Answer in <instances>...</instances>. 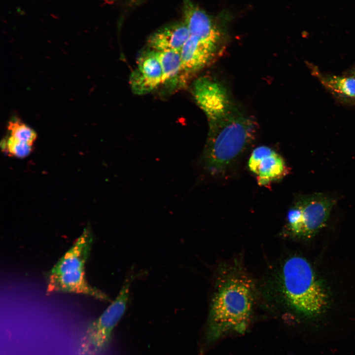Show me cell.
Wrapping results in <instances>:
<instances>
[{"mask_svg":"<svg viewBox=\"0 0 355 355\" xmlns=\"http://www.w3.org/2000/svg\"><path fill=\"white\" fill-rule=\"evenodd\" d=\"M220 276L212 299L206 339L209 342L230 331L243 332L253 306L254 287L245 273L233 268Z\"/></svg>","mask_w":355,"mask_h":355,"instance_id":"obj_1","label":"cell"},{"mask_svg":"<svg viewBox=\"0 0 355 355\" xmlns=\"http://www.w3.org/2000/svg\"><path fill=\"white\" fill-rule=\"evenodd\" d=\"M281 289L286 304L297 312L312 315L327 306V295L309 262L300 256L287 259L281 274Z\"/></svg>","mask_w":355,"mask_h":355,"instance_id":"obj_2","label":"cell"},{"mask_svg":"<svg viewBox=\"0 0 355 355\" xmlns=\"http://www.w3.org/2000/svg\"><path fill=\"white\" fill-rule=\"evenodd\" d=\"M256 123L249 116L223 127L209 129L203 160L213 175L225 172L251 142Z\"/></svg>","mask_w":355,"mask_h":355,"instance_id":"obj_3","label":"cell"},{"mask_svg":"<svg viewBox=\"0 0 355 355\" xmlns=\"http://www.w3.org/2000/svg\"><path fill=\"white\" fill-rule=\"evenodd\" d=\"M335 203L324 193L299 197L288 211V231L296 237L312 238L325 225Z\"/></svg>","mask_w":355,"mask_h":355,"instance_id":"obj_4","label":"cell"},{"mask_svg":"<svg viewBox=\"0 0 355 355\" xmlns=\"http://www.w3.org/2000/svg\"><path fill=\"white\" fill-rule=\"evenodd\" d=\"M135 275L127 277L115 300L100 317L89 326L83 343L84 351L93 355L107 347L111 333L124 314L129 299L130 287Z\"/></svg>","mask_w":355,"mask_h":355,"instance_id":"obj_5","label":"cell"},{"mask_svg":"<svg viewBox=\"0 0 355 355\" xmlns=\"http://www.w3.org/2000/svg\"><path fill=\"white\" fill-rule=\"evenodd\" d=\"M249 170L256 175L259 185L266 186L286 175L288 168L283 158L267 146L255 148L248 162Z\"/></svg>","mask_w":355,"mask_h":355,"instance_id":"obj_6","label":"cell"},{"mask_svg":"<svg viewBox=\"0 0 355 355\" xmlns=\"http://www.w3.org/2000/svg\"><path fill=\"white\" fill-rule=\"evenodd\" d=\"M220 48L190 35L180 51L182 74L189 76L204 68L217 55Z\"/></svg>","mask_w":355,"mask_h":355,"instance_id":"obj_7","label":"cell"},{"mask_svg":"<svg viewBox=\"0 0 355 355\" xmlns=\"http://www.w3.org/2000/svg\"><path fill=\"white\" fill-rule=\"evenodd\" d=\"M162 78L160 63L153 50L139 59L137 68L130 75L131 88L136 94H145L162 84Z\"/></svg>","mask_w":355,"mask_h":355,"instance_id":"obj_8","label":"cell"},{"mask_svg":"<svg viewBox=\"0 0 355 355\" xmlns=\"http://www.w3.org/2000/svg\"><path fill=\"white\" fill-rule=\"evenodd\" d=\"M184 23L190 35L220 46L221 33L211 17L189 0L183 6Z\"/></svg>","mask_w":355,"mask_h":355,"instance_id":"obj_9","label":"cell"},{"mask_svg":"<svg viewBox=\"0 0 355 355\" xmlns=\"http://www.w3.org/2000/svg\"><path fill=\"white\" fill-rule=\"evenodd\" d=\"M47 292H71L92 296L108 301V297L100 290L92 286L87 281L84 269L59 275H48Z\"/></svg>","mask_w":355,"mask_h":355,"instance_id":"obj_10","label":"cell"},{"mask_svg":"<svg viewBox=\"0 0 355 355\" xmlns=\"http://www.w3.org/2000/svg\"><path fill=\"white\" fill-rule=\"evenodd\" d=\"M92 242L93 236L90 230L84 229L73 245L52 267L48 275H59L84 269Z\"/></svg>","mask_w":355,"mask_h":355,"instance_id":"obj_11","label":"cell"},{"mask_svg":"<svg viewBox=\"0 0 355 355\" xmlns=\"http://www.w3.org/2000/svg\"><path fill=\"white\" fill-rule=\"evenodd\" d=\"M184 22H178L163 27L151 34L147 44L153 50H179L190 36Z\"/></svg>","mask_w":355,"mask_h":355,"instance_id":"obj_12","label":"cell"},{"mask_svg":"<svg viewBox=\"0 0 355 355\" xmlns=\"http://www.w3.org/2000/svg\"><path fill=\"white\" fill-rule=\"evenodd\" d=\"M312 73L328 90L344 98L355 99V76H345L324 74L315 67Z\"/></svg>","mask_w":355,"mask_h":355,"instance_id":"obj_13","label":"cell"},{"mask_svg":"<svg viewBox=\"0 0 355 355\" xmlns=\"http://www.w3.org/2000/svg\"><path fill=\"white\" fill-rule=\"evenodd\" d=\"M179 50L156 51L162 71V84L177 80L181 74V61Z\"/></svg>","mask_w":355,"mask_h":355,"instance_id":"obj_14","label":"cell"},{"mask_svg":"<svg viewBox=\"0 0 355 355\" xmlns=\"http://www.w3.org/2000/svg\"><path fill=\"white\" fill-rule=\"evenodd\" d=\"M7 129L9 136L31 146H33L36 139L35 131L18 118L12 119L8 123Z\"/></svg>","mask_w":355,"mask_h":355,"instance_id":"obj_15","label":"cell"},{"mask_svg":"<svg viewBox=\"0 0 355 355\" xmlns=\"http://www.w3.org/2000/svg\"><path fill=\"white\" fill-rule=\"evenodd\" d=\"M0 146L4 153L16 158L26 157L32 150V146L11 136L3 139Z\"/></svg>","mask_w":355,"mask_h":355,"instance_id":"obj_16","label":"cell"},{"mask_svg":"<svg viewBox=\"0 0 355 355\" xmlns=\"http://www.w3.org/2000/svg\"></svg>","mask_w":355,"mask_h":355,"instance_id":"obj_17","label":"cell"}]
</instances>
